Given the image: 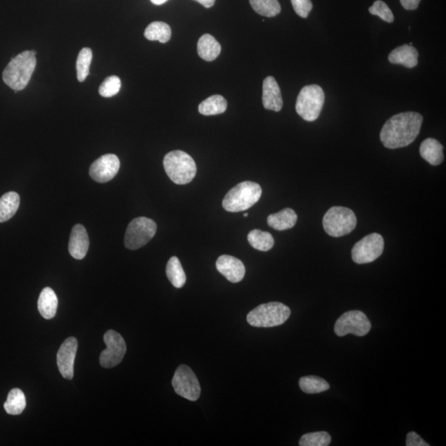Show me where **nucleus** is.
I'll return each mask as SVG.
<instances>
[{
    "mask_svg": "<svg viewBox=\"0 0 446 446\" xmlns=\"http://www.w3.org/2000/svg\"><path fill=\"white\" fill-rule=\"evenodd\" d=\"M423 117L416 111H405L392 116L380 131V140L388 149L409 146L419 135Z\"/></svg>",
    "mask_w": 446,
    "mask_h": 446,
    "instance_id": "nucleus-1",
    "label": "nucleus"
},
{
    "mask_svg": "<svg viewBox=\"0 0 446 446\" xmlns=\"http://www.w3.org/2000/svg\"><path fill=\"white\" fill-rule=\"evenodd\" d=\"M35 51H25L12 58L3 72V81L17 93L23 90L34 72L36 60Z\"/></svg>",
    "mask_w": 446,
    "mask_h": 446,
    "instance_id": "nucleus-2",
    "label": "nucleus"
},
{
    "mask_svg": "<svg viewBox=\"0 0 446 446\" xmlns=\"http://www.w3.org/2000/svg\"><path fill=\"white\" fill-rule=\"evenodd\" d=\"M262 189L255 182L245 181L235 185L226 193L222 206L227 212H242L251 208L262 197Z\"/></svg>",
    "mask_w": 446,
    "mask_h": 446,
    "instance_id": "nucleus-3",
    "label": "nucleus"
},
{
    "mask_svg": "<svg viewBox=\"0 0 446 446\" xmlns=\"http://www.w3.org/2000/svg\"><path fill=\"white\" fill-rule=\"evenodd\" d=\"M163 164L165 172L173 183L187 184L196 176L195 161L188 153L183 151H173L164 156Z\"/></svg>",
    "mask_w": 446,
    "mask_h": 446,
    "instance_id": "nucleus-4",
    "label": "nucleus"
},
{
    "mask_svg": "<svg viewBox=\"0 0 446 446\" xmlns=\"http://www.w3.org/2000/svg\"><path fill=\"white\" fill-rule=\"evenodd\" d=\"M291 310L278 301L264 304L248 313V323L255 328H273L284 323L290 317Z\"/></svg>",
    "mask_w": 446,
    "mask_h": 446,
    "instance_id": "nucleus-5",
    "label": "nucleus"
},
{
    "mask_svg": "<svg viewBox=\"0 0 446 446\" xmlns=\"http://www.w3.org/2000/svg\"><path fill=\"white\" fill-rule=\"evenodd\" d=\"M357 224L354 213L345 206H334L326 213L322 225L330 237H341L348 235Z\"/></svg>",
    "mask_w": 446,
    "mask_h": 446,
    "instance_id": "nucleus-6",
    "label": "nucleus"
},
{
    "mask_svg": "<svg viewBox=\"0 0 446 446\" xmlns=\"http://www.w3.org/2000/svg\"><path fill=\"white\" fill-rule=\"evenodd\" d=\"M324 102L325 94L321 86L317 85L305 86L301 89L297 98V113L305 121H315L319 118Z\"/></svg>",
    "mask_w": 446,
    "mask_h": 446,
    "instance_id": "nucleus-7",
    "label": "nucleus"
},
{
    "mask_svg": "<svg viewBox=\"0 0 446 446\" xmlns=\"http://www.w3.org/2000/svg\"><path fill=\"white\" fill-rule=\"evenodd\" d=\"M156 223L151 218L140 217L128 225L124 243L129 250H138L146 246L156 233Z\"/></svg>",
    "mask_w": 446,
    "mask_h": 446,
    "instance_id": "nucleus-8",
    "label": "nucleus"
},
{
    "mask_svg": "<svg viewBox=\"0 0 446 446\" xmlns=\"http://www.w3.org/2000/svg\"><path fill=\"white\" fill-rule=\"evenodd\" d=\"M172 386L182 398L195 402L200 399L201 387L197 376L187 365L178 367L172 379Z\"/></svg>",
    "mask_w": 446,
    "mask_h": 446,
    "instance_id": "nucleus-9",
    "label": "nucleus"
},
{
    "mask_svg": "<svg viewBox=\"0 0 446 446\" xmlns=\"http://www.w3.org/2000/svg\"><path fill=\"white\" fill-rule=\"evenodd\" d=\"M384 249V241L381 235L372 233L359 241L351 251L354 263L362 264L374 262L381 256Z\"/></svg>",
    "mask_w": 446,
    "mask_h": 446,
    "instance_id": "nucleus-10",
    "label": "nucleus"
},
{
    "mask_svg": "<svg viewBox=\"0 0 446 446\" xmlns=\"http://www.w3.org/2000/svg\"><path fill=\"white\" fill-rule=\"evenodd\" d=\"M371 323L365 313L361 311H349L344 314L334 324V333L338 337L348 334L363 337L370 332Z\"/></svg>",
    "mask_w": 446,
    "mask_h": 446,
    "instance_id": "nucleus-11",
    "label": "nucleus"
},
{
    "mask_svg": "<svg viewBox=\"0 0 446 446\" xmlns=\"http://www.w3.org/2000/svg\"><path fill=\"white\" fill-rule=\"evenodd\" d=\"M107 348L102 351L99 363L103 368H113L123 361L126 354L127 346L124 339L114 330H107L103 337Z\"/></svg>",
    "mask_w": 446,
    "mask_h": 446,
    "instance_id": "nucleus-12",
    "label": "nucleus"
},
{
    "mask_svg": "<svg viewBox=\"0 0 446 446\" xmlns=\"http://www.w3.org/2000/svg\"><path fill=\"white\" fill-rule=\"evenodd\" d=\"M119 169L118 157L114 154H107L99 157L91 164L89 176L98 183H107L117 176Z\"/></svg>",
    "mask_w": 446,
    "mask_h": 446,
    "instance_id": "nucleus-13",
    "label": "nucleus"
},
{
    "mask_svg": "<svg viewBox=\"0 0 446 446\" xmlns=\"http://www.w3.org/2000/svg\"><path fill=\"white\" fill-rule=\"evenodd\" d=\"M78 349L76 337H69L62 343L56 355L57 365L63 378L72 380L74 376V359Z\"/></svg>",
    "mask_w": 446,
    "mask_h": 446,
    "instance_id": "nucleus-14",
    "label": "nucleus"
},
{
    "mask_svg": "<svg viewBox=\"0 0 446 446\" xmlns=\"http://www.w3.org/2000/svg\"><path fill=\"white\" fill-rule=\"evenodd\" d=\"M216 267L231 283L241 282L246 274L245 266L241 260L229 255H221L217 260Z\"/></svg>",
    "mask_w": 446,
    "mask_h": 446,
    "instance_id": "nucleus-15",
    "label": "nucleus"
},
{
    "mask_svg": "<svg viewBox=\"0 0 446 446\" xmlns=\"http://www.w3.org/2000/svg\"><path fill=\"white\" fill-rule=\"evenodd\" d=\"M262 102L264 109L279 111L283 107L282 94L278 83L273 76H268L263 82Z\"/></svg>",
    "mask_w": 446,
    "mask_h": 446,
    "instance_id": "nucleus-16",
    "label": "nucleus"
},
{
    "mask_svg": "<svg viewBox=\"0 0 446 446\" xmlns=\"http://www.w3.org/2000/svg\"><path fill=\"white\" fill-rule=\"evenodd\" d=\"M89 246V240L85 227L76 224L72 229L69 241V252L73 258L82 259L85 257Z\"/></svg>",
    "mask_w": 446,
    "mask_h": 446,
    "instance_id": "nucleus-17",
    "label": "nucleus"
},
{
    "mask_svg": "<svg viewBox=\"0 0 446 446\" xmlns=\"http://www.w3.org/2000/svg\"><path fill=\"white\" fill-rule=\"evenodd\" d=\"M418 52L410 45H403L392 50L388 61L394 65H401L407 68H413L418 64Z\"/></svg>",
    "mask_w": 446,
    "mask_h": 446,
    "instance_id": "nucleus-18",
    "label": "nucleus"
},
{
    "mask_svg": "<svg viewBox=\"0 0 446 446\" xmlns=\"http://www.w3.org/2000/svg\"><path fill=\"white\" fill-rule=\"evenodd\" d=\"M444 147L434 138H427L421 144L420 154L425 160L432 165H439L444 160Z\"/></svg>",
    "mask_w": 446,
    "mask_h": 446,
    "instance_id": "nucleus-19",
    "label": "nucleus"
},
{
    "mask_svg": "<svg viewBox=\"0 0 446 446\" xmlns=\"http://www.w3.org/2000/svg\"><path fill=\"white\" fill-rule=\"evenodd\" d=\"M37 307L41 317L45 319H52L56 316L58 299L52 288L47 287L43 289L40 293Z\"/></svg>",
    "mask_w": 446,
    "mask_h": 446,
    "instance_id": "nucleus-20",
    "label": "nucleus"
},
{
    "mask_svg": "<svg viewBox=\"0 0 446 446\" xmlns=\"http://www.w3.org/2000/svg\"><path fill=\"white\" fill-rule=\"evenodd\" d=\"M297 221V214L291 209H284L279 213L270 214L267 218L268 225L277 231L291 229Z\"/></svg>",
    "mask_w": 446,
    "mask_h": 446,
    "instance_id": "nucleus-21",
    "label": "nucleus"
},
{
    "mask_svg": "<svg viewBox=\"0 0 446 446\" xmlns=\"http://www.w3.org/2000/svg\"><path fill=\"white\" fill-rule=\"evenodd\" d=\"M221 45L212 35H202L198 43V53L202 59L213 61L220 55Z\"/></svg>",
    "mask_w": 446,
    "mask_h": 446,
    "instance_id": "nucleus-22",
    "label": "nucleus"
},
{
    "mask_svg": "<svg viewBox=\"0 0 446 446\" xmlns=\"http://www.w3.org/2000/svg\"><path fill=\"white\" fill-rule=\"evenodd\" d=\"M20 204V197L16 192H8L0 198V222L10 220L14 216Z\"/></svg>",
    "mask_w": 446,
    "mask_h": 446,
    "instance_id": "nucleus-23",
    "label": "nucleus"
},
{
    "mask_svg": "<svg viewBox=\"0 0 446 446\" xmlns=\"http://www.w3.org/2000/svg\"><path fill=\"white\" fill-rule=\"evenodd\" d=\"M26 398L19 388H14L8 392L7 401L3 404L4 410L10 415H20L26 407Z\"/></svg>",
    "mask_w": 446,
    "mask_h": 446,
    "instance_id": "nucleus-24",
    "label": "nucleus"
},
{
    "mask_svg": "<svg viewBox=\"0 0 446 446\" xmlns=\"http://www.w3.org/2000/svg\"><path fill=\"white\" fill-rule=\"evenodd\" d=\"M227 102L222 95H213L202 101L198 106V111L202 115L213 116L225 113Z\"/></svg>",
    "mask_w": 446,
    "mask_h": 446,
    "instance_id": "nucleus-25",
    "label": "nucleus"
},
{
    "mask_svg": "<svg viewBox=\"0 0 446 446\" xmlns=\"http://www.w3.org/2000/svg\"><path fill=\"white\" fill-rule=\"evenodd\" d=\"M248 242L250 245L259 251H268L272 249L275 245L274 237L267 231L255 229L248 234Z\"/></svg>",
    "mask_w": 446,
    "mask_h": 446,
    "instance_id": "nucleus-26",
    "label": "nucleus"
},
{
    "mask_svg": "<svg viewBox=\"0 0 446 446\" xmlns=\"http://www.w3.org/2000/svg\"><path fill=\"white\" fill-rule=\"evenodd\" d=\"M144 36L148 40L167 43L171 40V28L164 22H153L145 30Z\"/></svg>",
    "mask_w": 446,
    "mask_h": 446,
    "instance_id": "nucleus-27",
    "label": "nucleus"
},
{
    "mask_svg": "<svg viewBox=\"0 0 446 446\" xmlns=\"http://www.w3.org/2000/svg\"><path fill=\"white\" fill-rule=\"evenodd\" d=\"M167 275L173 287L180 288L186 283V275L181 266L180 259L176 256H173L169 259L167 266Z\"/></svg>",
    "mask_w": 446,
    "mask_h": 446,
    "instance_id": "nucleus-28",
    "label": "nucleus"
},
{
    "mask_svg": "<svg viewBox=\"0 0 446 446\" xmlns=\"http://www.w3.org/2000/svg\"><path fill=\"white\" fill-rule=\"evenodd\" d=\"M299 387L306 394H314L328 390L330 384L317 376H306L299 379Z\"/></svg>",
    "mask_w": 446,
    "mask_h": 446,
    "instance_id": "nucleus-29",
    "label": "nucleus"
},
{
    "mask_svg": "<svg viewBox=\"0 0 446 446\" xmlns=\"http://www.w3.org/2000/svg\"><path fill=\"white\" fill-rule=\"evenodd\" d=\"M255 12L259 15L274 18L280 14L281 6L278 0H249Z\"/></svg>",
    "mask_w": 446,
    "mask_h": 446,
    "instance_id": "nucleus-30",
    "label": "nucleus"
},
{
    "mask_svg": "<svg viewBox=\"0 0 446 446\" xmlns=\"http://www.w3.org/2000/svg\"><path fill=\"white\" fill-rule=\"evenodd\" d=\"M93 54L90 48H83L78 53L76 61L78 81L83 82L85 81L89 74L91 61H92Z\"/></svg>",
    "mask_w": 446,
    "mask_h": 446,
    "instance_id": "nucleus-31",
    "label": "nucleus"
},
{
    "mask_svg": "<svg viewBox=\"0 0 446 446\" xmlns=\"http://www.w3.org/2000/svg\"><path fill=\"white\" fill-rule=\"evenodd\" d=\"M332 437L328 432H318L305 434L299 440L300 446H328Z\"/></svg>",
    "mask_w": 446,
    "mask_h": 446,
    "instance_id": "nucleus-32",
    "label": "nucleus"
},
{
    "mask_svg": "<svg viewBox=\"0 0 446 446\" xmlns=\"http://www.w3.org/2000/svg\"><path fill=\"white\" fill-rule=\"evenodd\" d=\"M121 89V80L118 76H111L105 78L99 87L98 92L101 96L110 98L114 96Z\"/></svg>",
    "mask_w": 446,
    "mask_h": 446,
    "instance_id": "nucleus-33",
    "label": "nucleus"
},
{
    "mask_svg": "<svg viewBox=\"0 0 446 446\" xmlns=\"http://www.w3.org/2000/svg\"><path fill=\"white\" fill-rule=\"evenodd\" d=\"M371 14L379 17L380 19L385 21L387 23H392L394 21V16L390 8L382 0H377L369 8Z\"/></svg>",
    "mask_w": 446,
    "mask_h": 446,
    "instance_id": "nucleus-34",
    "label": "nucleus"
},
{
    "mask_svg": "<svg viewBox=\"0 0 446 446\" xmlns=\"http://www.w3.org/2000/svg\"><path fill=\"white\" fill-rule=\"evenodd\" d=\"M293 10L301 18L307 19L312 10L311 0H291Z\"/></svg>",
    "mask_w": 446,
    "mask_h": 446,
    "instance_id": "nucleus-35",
    "label": "nucleus"
},
{
    "mask_svg": "<svg viewBox=\"0 0 446 446\" xmlns=\"http://www.w3.org/2000/svg\"><path fill=\"white\" fill-rule=\"evenodd\" d=\"M406 445L407 446H429L421 437L414 432H411L407 434Z\"/></svg>",
    "mask_w": 446,
    "mask_h": 446,
    "instance_id": "nucleus-36",
    "label": "nucleus"
},
{
    "mask_svg": "<svg viewBox=\"0 0 446 446\" xmlns=\"http://www.w3.org/2000/svg\"><path fill=\"white\" fill-rule=\"evenodd\" d=\"M401 4L407 10H415L419 6L421 0H400Z\"/></svg>",
    "mask_w": 446,
    "mask_h": 446,
    "instance_id": "nucleus-37",
    "label": "nucleus"
},
{
    "mask_svg": "<svg viewBox=\"0 0 446 446\" xmlns=\"http://www.w3.org/2000/svg\"><path fill=\"white\" fill-rule=\"evenodd\" d=\"M194 1L200 3L202 6L206 8H209L214 6L215 1H216V0H194Z\"/></svg>",
    "mask_w": 446,
    "mask_h": 446,
    "instance_id": "nucleus-38",
    "label": "nucleus"
},
{
    "mask_svg": "<svg viewBox=\"0 0 446 446\" xmlns=\"http://www.w3.org/2000/svg\"><path fill=\"white\" fill-rule=\"evenodd\" d=\"M151 1L156 4V6H161V4L164 3L167 0H151Z\"/></svg>",
    "mask_w": 446,
    "mask_h": 446,
    "instance_id": "nucleus-39",
    "label": "nucleus"
},
{
    "mask_svg": "<svg viewBox=\"0 0 446 446\" xmlns=\"http://www.w3.org/2000/svg\"><path fill=\"white\" fill-rule=\"evenodd\" d=\"M247 216H248V213H244V217H246Z\"/></svg>",
    "mask_w": 446,
    "mask_h": 446,
    "instance_id": "nucleus-40",
    "label": "nucleus"
}]
</instances>
